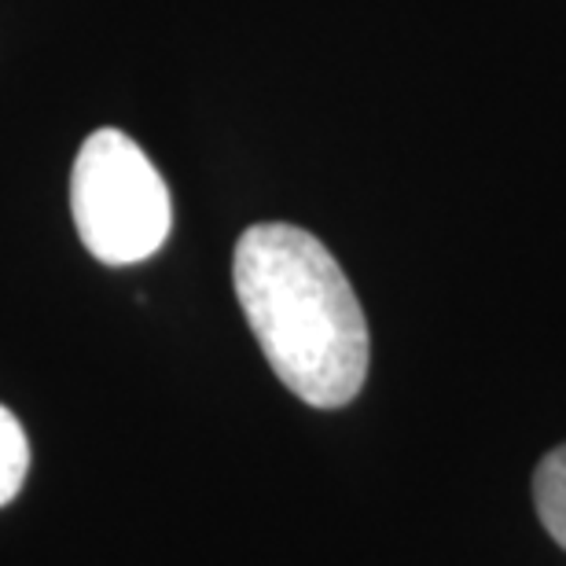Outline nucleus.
<instances>
[{"instance_id":"20e7f679","label":"nucleus","mask_w":566,"mask_h":566,"mask_svg":"<svg viewBox=\"0 0 566 566\" xmlns=\"http://www.w3.org/2000/svg\"><path fill=\"white\" fill-rule=\"evenodd\" d=\"M30 471V441L22 423L0 405V504H8L11 496L22 490Z\"/></svg>"},{"instance_id":"f257e3e1","label":"nucleus","mask_w":566,"mask_h":566,"mask_svg":"<svg viewBox=\"0 0 566 566\" xmlns=\"http://www.w3.org/2000/svg\"><path fill=\"white\" fill-rule=\"evenodd\" d=\"M235 298L269 368L313 409H343L368 376V324L332 251L294 224H251L232 258Z\"/></svg>"},{"instance_id":"7ed1b4c3","label":"nucleus","mask_w":566,"mask_h":566,"mask_svg":"<svg viewBox=\"0 0 566 566\" xmlns=\"http://www.w3.org/2000/svg\"><path fill=\"white\" fill-rule=\"evenodd\" d=\"M537 515L559 548H566V446H556L534 474Z\"/></svg>"},{"instance_id":"f03ea898","label":"nucleus","mask_w":566,"mask_h":566,"mask_svg":"<svg viewBox=\"0 0 566 566\" xmlns=\"http://www.w3.org/2000/svg\"><path fill=\"white\" fill-rule=\"evenodd\" d=\"M71 213L85 251L104 265L147 262L174 229L163 174L122 129L85 137L71 169Z\"/></svg>"}]
</instances>
